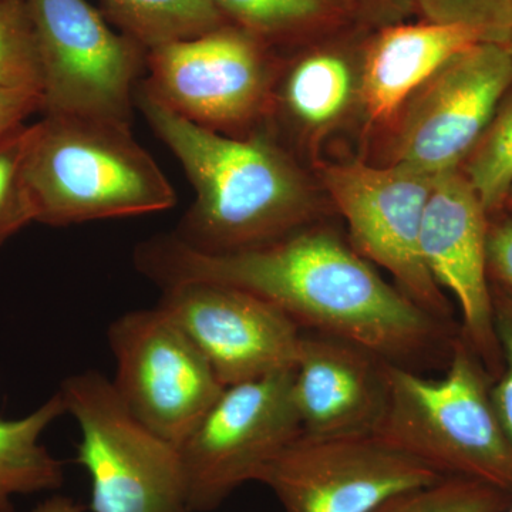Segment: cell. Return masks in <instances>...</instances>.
<instances>
[{
    "mask_svg": "<svg viewBox=\"0 0 512 512\" xmlns=\"http://www.w3.org/2000/svg\"><path fill=\"white\" fill-rule=\"evenodd\" d=\"M158 306L200 349L222 386L291 372L302 330L252 293L210 282L163 289Z\"/></svg>",
    "mask_w": 512,
    "mask_h": 512,
    "instance_id": "4fadbf2b",
    "label": "cell"
},
{
    "mask_svg": "<svg viewBox=\"0 0 512 512\" xmlns=\"http://www.w3.org/2000/svg\"><path fill=\"white\" fill-rule=\"evenodd\" d=\"M281 64L274 47L225 23L148 49L140 87L185 120L235 136L271 116Z\"/></svg>",
    "mask_w": 512,
    "mask_h": 512,
    "instance_id": "8992f818",
    "label": "cell"
},
{
    "mask_svg": "<svg viewBox=\"0 0 512 512\" xmlns=\"http://www.w3.org/2000/svg\"><path fill=\"white\" fill-rule=\"evenodd\" d=\"M512 493L484 481L441 477L386 498L370 512H501Z\"/></svg>",
    "mask_w": 512,
    "mask_h": 512,
    "instance_id": "7402d4cb",
    "label": "cell"
},
{
    "mask_svg": "<svg viewBox=\"0 0 512 512\" xmlns=\"http://www.w3.org/2000/svg\"><path fill=\"white\" fill-rule=\"evenodd\" d=\"M478 42L471 30L421 19L370 29L360 60V109L373 123H394L407 100L444 63Z\"/></svg>",
    "mask_w": 512,
    "mask_h": 512,
    "instance_id": "2e32d148",
    "label": "cell"
},
{
    "mask_svg": "<svg viewBox=\"0 0 512 512\" xmlns=\"http://www.w3.org/2000/svg\"><path fill=\"white\" fill-rule=\"evenodd\" d=\"M0 84L42 93L35 26L26 0H0Z\"/></svg>",
    "mask_w": 512,
    "mask_h": 512,
    "instance_id": "603a6c76",
    "label": "cell"
},
{
    "mask_svg": "<svg viewBox=\"0 0 512 512\" xmlns=\"http://www.w3.org/2000/svg\"><path fill=\"white\" fill-rule=\"evenodd\" d=\"M80 430L76 463L90 478L92 512H192L180 450L127 409L97 370L57 390Z\"/></svg>",
    "mask_w": 512,
    "mask_h": 512,
    "instance_id": "5b68a950",
    "label": "cell"
},
{
    "mask_svg": "<svg viewBox=\"0 0 512 512\" xmlns=\"http://www.w3.org/2000/svg\"><path fill=\"white\" fill-rule=\"evenodd\" d=\"M33 124L16 128L0 138V247L35 222L25 183V160Z\"/></svg>",
    "mask_w": 512,
    "mask_h": 512,
    "instance_id": "cb8c5ba5",
    "label": "cell"
},
{
    "mask_svg": "<svg viewBox=\"0 0 512 512\" xmlns=\"http://www.w3.org/2000/svg\"><path fill=\"white\" fill-rule=\"evenodd\" d=\"M504 210L508 212H512V187L510 192H508L507 200H505Z\"/></svg>",
    "mask_w": 512,
    "mask_h": 512,
    "instance_id": "4dcf8cb0",
    "label": "cell"
},
{
    "mask_svg": "<svg viewBox=\"0 0 512 512\" xmlns=\"http://www.w3.org/2000/svg\"><path fill=\"white\" fill-rule=\"evenodd\" d=\"M25 183L35 222L69 227L170 210L173 185L130 124L45 114L33 124Z\"/></svg>",
    "mask_w": 512,
    "mask_h": 512,
    "instance_id": "3957f363",
    "label": "cell"
},
{
    "mask_svg": "<svg viewBox=\"0 0 512 512\" xmlns=\"http://www.w3.org/2000/svg\"><path fill=\"white\" fill-rule=\"evenodd\" d=\"M369 30L350 26L299 47L289 62L282 60L271 116L278 113L308 136L342 123L359 106L360 60Z\"/></svg>",
    "mask_w": 512,
    "mask_h": 512,
    "instance_id": "e0dca14e",
    "label": "cell"
},
{
    "mask_svg": "<svg viewBox=\"0 0 512 512\" xmlns=\"http://www.w3.org/2000/svg\"><path fill=\"white\" fill-rule=\"evenodd\" d=\"M35 26L43 114L131 123L147 49L87 0H26Z\"/></svg>",
    "mask_w": 512,
    "mask_h": 512,
    "instance_id": "52a82bcc",
    "label": "cell"
},
{
    "mask_svg": "<svg viewBox=\"0 0 512 512\" xmlns=\"http://www.w3.org/2000/svg\"><path fill=\"white\" fill-rule=\"evenodd\" d=\"M32 512H86V507L74 501L73 498L53 495L37 505Z\"/></svg>",
    "mask_w": 512,
    "mask_h": 512,
    "instance_id": "f546056e",
    "label": "cell"
},
{
    "mask_svg": "<svg viewBox=\"0 0 512 512\" xmlns=\"http://www.w3.org/2000/svg\"><path fill=\"white\" fill-rule=\"evenodd\" d=\"M505 47H507L508 53H510V56L512 59V33H511L510 39H508V42L505 43Z\"/></svg>",
    "mask_w": 512,
    "mask_h": 512,
    "instance_id": "1f68e13d",
    "label": "cell"
},
{
    "mask_svg": "<svg viewBox=\"0 0 512 512\" xmlns=\"http://www.w3.org/2000/svg\"><path fill=\"white\" fill-rule=\"evenodd\" d=\"M292 370L224 392L178 446L192 512L217 510L299 434Z\"/></svg>",
    "mask_w": 512,
    "mask_h": 512,
    "instance_id": "9c48e42d",
    "label": "cell"
},
{
    "mask_svg": "<svg viewBox=\"0 0 512 512\" xmlns=\"http://www.w3.org/2000/svg\"><path fill=\"white\" fill-rule=\"evenodd\" d=\"M136 104L195 190L175 237L201 252L259 247L306 228L315 194L301 168L264 133L228 136L197 126L137 87Z\"/></svg>",
    "mask_w": 512,
    "mask_h": 512,
    "instance_id": "7a4b0ae2",
    "label": "cell"
},
{
    "mask_svg": "<svg viewBox=\"0 0 512 512\" xmlns=\"http://www.w3.org/2000/svg\"><path fill=\"white\" fill-rule=\"evenodd\" d=\"M501 512H512V503L510 505H508V507L505 508V510H503Z\"/></svg>",
    "mask_w": 512,
    "mask_h": 512,
    "instance_id": "d6a6232c",
    "label": "cell"
},
{
    "mask_svg": "<svg viewBox=\"0 0 512 512\" xmlns=\"http://www.w3.org/2000/svg\"><path fill=\"white\" fill-rule=\"evenodd\" d=\"M490 215L461 168L434 175L420 231L430 275L460 311V335L495 380L503 372L487 266Z\"/></svg>",
    "mask_w": 512,
    "mask_h": 512,
    "instance_id": "5bb4252c",
    "label": "cell"
},
{
    "mask_svg": "<svg viewBox=\"0 0 512 512\" xmlns=\"http://www.w3.org/2000/svg\"><path fill=\"white\" fill-rule=\"evenodd\" d=\"M138 271L161 286L210 282L252 293L302 332L345 340L392 365L446 369L458 323L434 318L329 229L303 228L259 247L201 252L170 234L137 245Z\"/></svg>",
    "mask_w": 512,
    "mask_h": 512,
    "instance_id": "6da1fadb",
    "label": "cell"
},
{
    "mask_svg": "<svg viewBox=\"0 0 512 512\" xmlns=\"http://www.w3.org/2000/svg\"><path fill=\"white\" fill-rule=\"evenodd\" d=\"M37 111H43L42 93L0 84V138L25 126Z\"/></svg>",
    "mask_w": 512,
    "mask_h": 512,
    "instance_id": "f1b7e54d",
    "label": "cell"
},
{
    "mask_svg": "<svg viewBox=\"0 0 512 512\" xmlns=\"http://www.w3.org/2000/svg\"><path fill=\"white\" fill-rule=\"evenodd\" d=\"M320 177L348 224L352 247L389 272L394 285L423 311L458 323L420 251L421 221L433 175L403 165L373 167L350 161L322 165Z\"/></svg>",
    "mask_w": 512,
    "mask_h": 512,
    "instance_id": "ba28073f",
    "label": "cell"
},
{
    "mask_svg": "<svg viewBox=\"0 0 512 512\" xmlns=\"http://www.w3.org/2000/svg\"><path fill=\"white\" fill-rule=\"evenodd\" d=\"M487 266L491 284L512 295V212L503 210L490 215Z\"/></svg>",
    "mask_w": 512,
    "mask_h": 512,
    "instance_id": "4316f807",
    "label": "cell"
},
{
    "mask_svg": "<svg viewBox=\"0 0 512 512\" xmlns=\"http://www.w3.org/2000/svg\"><path fill=\"white\" fill-rule=\"evenodd\" d=\"M353 18L367 29L406 22L416 15L414 0H343Z\"/></svg>",
    "mask_w": 512,
    "mask_h": 512,
    "instance_id": "83f0119b",
    "label": "cell"
},
{
    "mask_svg": "<svg viewBox=\"0 0 512 512\" xmlns=\"http://www.w3.org/2000/svg\"><path fill=\"white\" fill-rule=\"evenodd\" d=\"M386 360L332 336L303 332L292 370V399L302 434H375L389 396Z\"/></svg>",
    "mask_w": 512,
    "mask_h": 512,
    "instance_id": "9a60e30c",
    "label": "cell"
},
{
    "mask_svg": "<svg viewBox=\"0 0 512 512\" xmlns=\"http://www.w3.org/2000/svg\"><path fill=\"white\" fill-rule=\"evenodd\" d=\"M225 20L278 50L359 25L343 0H210Z\"/></svg>",
    "mask_w": 512,
    "mask_h": 512,
    "instance_id": "d6986e66",
    "label": "cell"
},
{
    "mask_svg": "<svg viewBox=\"0 0 512 512\" xmlns=\"http://www.w3.org/2000/svg\"><path fill=\"white\" fill-rule=\"evenodd\" d=\"M107 342L120 399L144 426L177 447L224 392L200 349L158 305L114 319Z\"/></svg>",
    "mask_w": 512,
    "mask_h": 512,
    "instance_id": "30bf717a",
    "label": "cell"
},
{
    "mask_svg": "<svg viewBox=\"0 0 512 512\" xmlns=\"http://www.w3.org/2000/svg\"><path fill=\"white\" fill-rule=\"evenodd\" d=\"M389 396L376 436L441 477H464L512 493V444L495 413L481 360L461 335L444 375L387 366Z\"/></svg>",
    "mask_w": 512,
    "mask_h": 512,
    "instance_id": "277c9868",
    "label": "cell"
},
{
    "mask_svg": "<svg viewBox=\"0 0 512 512\" xmlns=\"http://www.w3.org/2000/svg\"><path fill=\"white\" fill-rule=\"evenodd\" d=\"M441 478L376 434H299L256 483L274 493L284 512H370L386 498Z\"/></svg>",
    "mask_w": 512,
    "mask_h": 512,
    "instance_id": "7c38bea8",
    "label": "cell"
},
{
    "mask_svg": "<svg viewBox=\"0 0 512 512\" xmlns=\"http://www.w3.org/2000/svg\"><path fill=\"white\" fill-rule=\"evenodd\" d=\"M495 332L503 353V372L491 386L495 413L512 444V295L491 284Z\"/></svg>",
    "mask_w": 512,
    "mask_h": 512,
    "instance_id": "484cf974",
    "label": "cell"
},
{
    "mask_svg": "<svg viewBox=\"0 0 512 512\" xmlns=\"http://www.w3.org/2000/svg\"><path fill=\"white\" fill-rule=\"evenodd\" d=\"M461 171L476 190L488 215L504 210L512 187V86Z\"/></svg>",
    "mask_w": 512,
    "mask_h": 512,
    "instance_id": "44dd1931",
    "label": "cell"
},
{
    "mask_svg": "<svg viewBox=\"0 0 512 512\" xmlns=\"http://www.w3.org/2000/svg\"><path fill=\"white\" fill-rule=\"evenodd\" d=\"M511 86L505 45L478 42L461 50L404 104L390 164L433 177L458 170Z\"/></svg>",
    "mask_w": 512,
    "mask_h": 512,
    "instance_id": "8fae6325",
    "label": "cell"
},
{
    "mask_svg": "<svg viewBox=\"0 0 512 512\" xmlns=\"http://www.w3.org/2000/svg\"><path fill=\"white\" fill-rule=\"evenodd\" d=\"M104 15L146 49L192 39L228 23L210 0H100Z\"/></svg>",
    "mask_w": 512,
    "mask_h": 512,
    "instance_id": "ffe728a7",
    "label": "cell"
},
{
    "mask_svg": "<svg viewBox=\"0 0 512 512\" xmlns=\"http://www.w3.org/2000/svg\"><path fill=\"white\" fill-rule=\"evenodd\" d=\"M426 22L461 26L481 42L505 45L512 33V0H414Z\"/></svg>",
    "mask_w": 512,
    "mask_h": 512,
    "instance_id": "d4e9b609",
    "label": "cell"
},
{
    "mask_svg": "<svg viewBox=\"0 0 512 512\" xmlns=\"http://www.w3.org/2000/svg\"><path fill=\"white\" fill-rule=\"evenodd\" d=\"M66 414L59 392L20 419H0V512H15L19 495L59 490L62 461L42 444L43 433Z\"/></svg>",
    "mask_w": 512,
    "mask_h": 512,
    "instance_id": "ac0fdd59",
    "label": "cell"
}]
</instances>
